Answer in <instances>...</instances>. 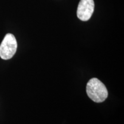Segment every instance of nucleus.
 Wrapping results in <instances>:
<instances>
[{
	"instance_id": "2",
	"label": "nucleus",
	"mask_w": 124,
	"mask_h": 124,
	"mask_svg": "<svg viewBox=\"0 0 124 124\" xmlns=\"http://www.w3.org/2000/svg\"><path fill=\"white\" fill-rule=\"evenodd\" d=\"M17 43L15 36L8 33L0 45V57L4 60L11 59L17 51Z\"/></svg>"
},
{
	"instance_id": "3",
	"label": "nucleus",
	"mask_w": 124,
	"mask_h": 124,
	"mask_svg": "<svg viewBox=\"0 0 124 124\" xmlns=\"http://www.w3.org/2000/svg\"><path fill=\"white\" fill-rule=\"evenodd\" d=\"M94 10V0H80L77 9V16L82 21H88Z\"/></svg>"
},
{
	"instance_id": "1",
	"label": "nucleus",
	"mask_w": 124,
	"mask_h": 124,
	"mask_svg": "<svg viewBox=\"0 0 124 124\" xmlns=\"http://www.w3.org/2000/svg\"><path fill=\"white\" fill-rule=\"evenodd\" d=\"M86 92L88 97L97 103L103 102L108 96L106 86L97 78H92L87 84Z\"/></svg>"
}]
</instances>
